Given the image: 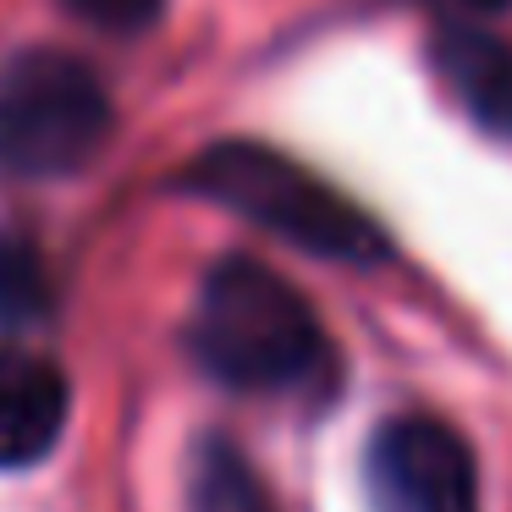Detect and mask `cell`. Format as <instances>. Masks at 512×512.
<instances>
[{
	"mask_svg": "<svg viewBox=\"0 0 512 512\" xmlns=\"http://www.w3.org/2000/svg\"><path fill=\"white\" fill-rule=\"evenodd\" d=\"M116 127L111 89L67 50H28L0 72V171L72 177L105 149Z\"/></svg>",
	"mask_w": 512,
	"mask_h": 512,
	"instance_id": "3957f363",
	"label": "cell"
},
{
	"mask_svg": "<svg viewBox=\"0 0 512 512\" xmlns=\"http://www.w3.org/2000/svg\"><path fill=\"white\" fill-rule=\"evenodd\" d=\"M182 188L193 199H210L221 210L243 215L259 232H276L281 243L303 248L336 265H380L391 254L375 215L358 210L347 193H336L309 166L276 155L265 144H215L182 171Z\"/></svg>",
	"mask_w": 512,
	"mask_h": 512,
	"instance_id": "7a4b0ae2",
	"label": "cell"
},
{
	"mask_svg": "<svg viewBox=\"0 0 512 512\" xmlns=\"http://www.w3.org/2000/svg\"><path fill=\"white\" fill-rule=\"evenodd\" d=\"M67 375L45 353L0 347V468H34L67 435Z\"/></svg>",
	"mask_w": 512,
	"mask_h": 512,
	"instance_id": "5b68a950",
	"label": "cell"
},
{
	"mask_svg": "<svg viewBox=\"0 0 512 512\" xmlns=\"http://www.w3.org/2000/svg\"><path fill=\"white\" fill-rule=\"evenodd\" d=\"M188 512H281L259 468L226 435H204L188 463Z\"/></svg>",
	"mask_w": 512,
	"mask_h": 512,
	"instance_id": "52a82bcc",
	"label": "cell"
},
{
	"mask_svg": "<svg viewBox=\"0 0 512 512\" xmlns=\"http://www.w3.org/2000/svg\"><path fill=\"white\" fill-rule=\"evenodd\" d=\"M375 512H479V474L468 441L446 419L402 413L369 441Z\"/></svg>",
	"mask_w": 512,
	"mask_h": 512,
	"instance_id": "277c9868",
	"label": "cell"
},
{
	"mask_svg": "<svg viewBox=\"0 0 512 512\" xmlns=\"http://www.w3.org/2000/svg\"><path fill=\"white\" fill-rule=\"evenodd\" d=\"M474 6H485V12H496V6H512V0H474Z\"/></svg>",
	"mask_w": 512,
	"mask_h": 512,
	"instance_id": "30bf717a",
	"label": "cell"
},
{
	"mask_svg": "<svg viewBox=\"0 0 512 512\" xmlns=\"http://www.w3.org/2000/svg\"><path fill=\"white\" fill-rule=\"evenodd\" d=\"M188 347L210 380L232 391H303L331 369L314 303L248 254H226L199 281Z\"/></svg>",
	"mask_w": 512,
	"mask_h": 512,
	"instance_id": "6da1fadb",
	"label": "cell"
},
{
	"mask_svg": "<svg viewBox=\"0 0 512 512\" xmlns=\"http://www.w3.org/2000/svg\"><path fill=\"white\" fill-rule=\"evenodd\" d=\"M435 67L463 100V111L485 127L490 138L512 144V45L468 23H446L435 34Z\"/></svg>",
	"mask_w": 512,
	"mask_h": 512,
	"instance_id": "8992f818",
	"label": "cell"
},
{
	"mask_svg": "<svg viewBox=\"0 0 512 512\" xmlns=\"http://www.w3.org/2000/svg\"><path fill=\"white\" fill-rule=\"evenodd\" d=\"M67 6L105 34H138L160 17V0H67Z\"/></svg>",
	"mask_w": 512,
	"mask_h": 512,
	"instance_id": "9c48e42d",
	"label": "cell"
},
{
	"mask_svg": "<svg viewBox=\"0 0 512 512\" xmlns=\"http://www.w3.org/2000/svg\"><path fill=\"white\" fill-rule=\"evenodd\" d=\"M56 303V287H50L45 254H39L28 237L0 232V331H23V325H39Z\"/></svg>",
	"mask_w": 512,
	"mask_h": 512,
	"instance_id": "ba28073f",
	"label": "cell"
}]
</instances>
